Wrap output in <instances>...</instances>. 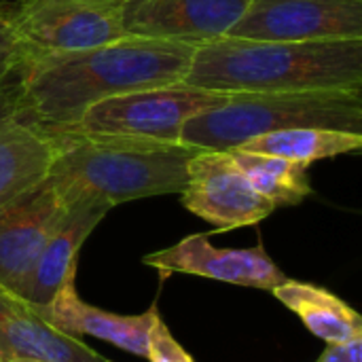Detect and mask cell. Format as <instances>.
<instances>
[{
    "label": "cell",
    "mask_w": 362,
    "mask_h": 362,
    "mask_svg": "<svg viewBox=\"0 0 362 362\" xmlns=\"http://www.w3.org/2000/svg\"><path fill=\"white\" fill-rule=\"evenodd\" d=\"M53 140L49 176L68 202L91 197L108 208L134 199L182 193L187 168L199 146L148 138L42 127Z\"/></svg>",
    "instance_id": "obj_3"
},
{
    "label": "cell",
    "mask_w": 362,
    "mask_h": 362,
    "mask_svg": "<svg viewBox=\"0 0 362 362\" xmlns=\"http://www.w3.org/2000/svg\"><path fill=\"white\" fill-rule=\"evenodd\" d=\"M295 127L362 134V87L231 93L223 104L189 119L180 140L199 148L229 151Z\"/></svg>",
    "instance_id": "obj_4"
},
{
    "label": "cell",
    "mask_w": 362,
    "mask_h": 362,
    "mask_svg": "<svg viewBox=\"0 0 362 362\" xmlns=\"http://www.w3.org/2000/svg\"><path fill=\"white\" fill-rule=\"evenodd\" d=\"M15 23L25 57L85 51L127 36L121 4L89 0H17Z\"/></svg>",
    "instance_id": "obj_6"
},
{
    "label": "cell",
    "mask_w": 362,
    "mask_h": 362,
    "mask_svg": "<svg viewBox=\"0 0 362 362\" xmlns=\"http://www.w3.org/2000/svg\"><path fill=\"white\" fill-rule=\"evenodd\" d=\"M89 2H102V4H123L127 0H89Z\"/></svg>",
    "instance_id": "obj_22"
},
{
    "label": "cell",
    "mask_w": 362,
    "mask_h": 362,
    "mask_svg": "<svg viewBox=\"0 0 362 362\" xmlns=\"http://www.w3.org/2000/svg\"><path fill=\"white\" fill-rule=\"evenodd\" d=\"M36 310L49 325H53L57 331L66 335H91L142 358L146 356V339L153 318L157 314L155 305L134 316L112 314L95 305H89L78 297L74 280L66 282L47 305Z\"/></svg>",
    "instance_id": "obj_15"
},
{
    "label": "cell",
    "mask_w": 362,
    "mask_h": 362,
    "mask_svg": "<svg viewBox=\"0 0 362 362\" xmlns=\"http://www.w3.org/2000/svg\"><path fill=\"white\" fill-rule=\"evenodd\" d=\"M238 148L312 165L320 159L358 153L362 148V134L322 127H295L259 136Z\"/></svg>",
    "instance_id": "obj_17"
},
{
    "label": "cell",
    "mask_w": 362,
    "mask_h": 362,
    "mask_svg": "<svg viewBox=\"0 0 362 362\" xmlns=\"http://www.w3.org/2000/svg\"><path fill=\"white\" fill-rule=\"evenodd\" d=\"M144 358L148 362H195L193 356L176 341V337L170 333L168 325L159 314H155L153 318Z\"/></svg>",
    "instance_id": "obj_20"
},
{
    "label": "cell",
    "mask_w": 362,
    "mask_h": 362,
    "mask_svg": "<svg viewBox=\"0 0 362 362\" xmlns=\"http://www.w3.org/2000/svg\"><path fill=\"white\" fill-rule=\"evenodd\" d=\"M197 47L125 36L85 51L25 57L13 76L17 110L40 127H66L108 98L185 83Z\"/></svg>",
    "instance_id": "obj_1"
},
{
    "label": "cell",
    "mask_w": 362,
    "mask_h": 362,
    "mask_svg": "<svg viewBox=\"0 0 362 362\" xmlns=\"http://www.w3.org/2000/svg\"><path fill=\"white\" fill-rule=\"evenodd\" d=\"M229 153L248 182L267 202H272L274 208L297 206L312 195V185L308 178L310 165L244 148H229Z\"/></svg>",
    "instance_id": "obj_18"
},
{
    "label": "cell",
    "mask_w": 362,
    "mask_h": 362,
    "mask_svg": "<svg viewBox=\"0 0 362 362\" xmlns=\"http://www.w3.org/2000/svg\"><path fill=\"white\" fill-rule=\"evenodd\" d=\"M185 83L223 93L362 87V38L250 40L221 36L195 49Z\"/></svg>",
    "instance_id": "obj_2"
},
{
    "label": "cell",
    "mask_w": 362,
    "mask_h": 362,
    "mask_svg": "<svg viewBox=\"0 0 362 362\" xmlns=\"http://www.w3.org/2000/svg\"><path fill=\"white\" fill-rule=\"evenodd\" d=\"M227 36L284 42L362 38V0H250Z\"/></svg>",
    "instance_id": "obj_8"
},
{
    "label": "cell",
    "mask_w": 362,
    "mask_h": 362,
    "mask_svg": "<svg viewBox=\"0 0 362 362\" xmlns=\"http://www.w3.org/2000/svg\"><path fill=\"white\" fill-rule=\"evenodd\" d=\"M318 362H362V337L327 344Z\"/></svg>",
    "instance_id": "obj_21"
},
{
    "label": "cell",
    "mask_w": 362,
    "mask_h": 362,
    "mask_svg": "<svg viewBox=\"0 0 362 362\" xmlns=\"http://www.w3.org/2000/svg\"><path fill=\"white\" fill-rule=\"evenodd\" d=\"M53 140L15 106L13 81L0 89V212L45 180L53 165Z\"/></svg>",
    "instance_id": "obj_13"
},
{
    "label": "cell",
    "mask_w": 362,
    "mask_h": 362,
    "mask_svg": "<svg viewBox=\"0 0 362 362\" xmlns=\"http://www.w3.org/2000/svg\"><path fill=\"white\" fill-rule=\"evenodd\" d=\"M250 0H127L121 4L127 36L199 47L238 23Z\"/></svg>",
    "instance_id": "obj_10"
},
{
    "label": "cell",
    "mask_w": 362,
    "mask_h": 362,
    "mask_svg": "<svg viewBox=\"0 0 362 362\" xmlns=\"http://www.w3.org/2000/svg\"><path fill=\"white\" fill-rule=\"evenodd\" d=\"M272 293L303 320L312 335L325 339L327 344L362 337L361 314L322 286L286 280Z\"/></svg>",
    "instance_id": "obj_16"
},
{
    "label": "cell",
    "mask_w": 362,
    "mask_h": 362,
    "mask_svg": "<svg viewBox=\"0 0 362 362\" xmlns=\"http://www.w3.org/2000/svg\"><path fill=\"white\" fill-rule=\"evenodd\" d=\"M6 362H42V361H32V358H11Z\"/></svg>",
    "instance_id": "obj_23"
},
{
    "label": "cell",
    "mask_w": 362,
    "mask_h": 362,
    "mask_svg": "<svg viewBox=\"0 0 362 362\" xmlns=\"http://www.w3.org/2000/svg\"><path fill=\"white\" fill-rule=\"evenodd\" d=\"M231 93L172 83L121 93L89 106L72 129L127 138L178 142L180 132L195 115L223 104ZM182 142V140H180Z\"/></svg>",
    "instance_id": "obj_5"
},
{
    "label": "cell",
    "mask_w": 362,
    "mask_h": 362,
    "mask_svg": "<svg viewBox=\"0 0 362 362\" xmlns=\"http://www.w3.org/2000/svg\"><path fill=\"white\" fill-rule=\"evenodd\" d=\"M32 358L42 362H112L78 337L49 325L34 305L0 286V361Z\"/></svg>",
    "instance_id": "obj_14"
},
{
    "label": "cell",
    "mask_w": 362,
    "mask_h": 362,
    "mask_svg": "<svg viewBox=\"0 0 362 362\" xmlns=\"http://www.w3.org/2000/svg\"><path fill=\"white\" fill-rule=\"evenodd\" d=\"M180 199L216 231L257 225L276 210L240 172L231 153L216 148H199L189 161Z\"/></svg>",
    "instance_id": "obj_7"
},
{
    "label": "cell",
    "mask_w": 362,
    "mask_h": 362,
    "mask_svg": "<svg viewBox=\"0 0 362 362\" xmlns=\"http://www.w3.org/2000/svg\"><path fill=\"white\" fill-rule=\"evenodd\" d=\"M25 53L17 34L15 2L0 0V89L13 81Z\"/></svg>",
    "instance_id": "obj_19"
},
{
    "label": "cell",
    "mask_w": 362,
    "mask_h": 362,
    "mask_svg": "<svg viewBox=\"0 0 362 362\" xmlns=\"http://www.w3.org/2000/svg\"><path fill=\"white\" fill-rule=\"evenodd\" d=\"M68 208V197L47 176L0 212V286L19 291Z\"/></svg>",
    "instance_id": "obj_9"
},
{
    "label": "cell",
    "mask_w": 362,
    "mask_h": 362,
    "mask_svg": "<svg viewBox=\"0 0 362 362\" xmlns=\"http://www.w3.org/2000/svg\"><path fill=\"white\" fill-rule=\"evenodd\" d=\"M0 362H2V361H0Z\"/></svg>",
    "instance_id": "obj_24"
},
{
    "label": "cell",
    "mask_w": 362,
    "mask_h": 362,
    "mask_svg": "<svg viewBox=\"0 0 362 362\" xmlns=\"http://www.w3.org/2000/svg\"><path fill=\"white\" fill-rule=\"evenodd\" d=\"M142 263L159 269L163 278L170 274H191L216 282L274 291L288 278L272 261L265 248H216L206 233H195L178 244L142 257Z\"/></svg>",
    "instance_id": "obj_11"
},
{
    "label": "cell",
    "mask_w": 362,
    "mask_h": 362,
    "mask_svg": "<svg viewBox=\"0 0 362 362\" xmlns=\"http://www.w3.org/2000/svg\"><path fill=\"white\" fill-rule=\"evenodd\" d=\"M110 210L98 199L74 197L15 295L34 308L47 305L66 282L76 278L78 252Z\"/></svg>",
    "instance_id": "obj_12"
}]
</instances>
